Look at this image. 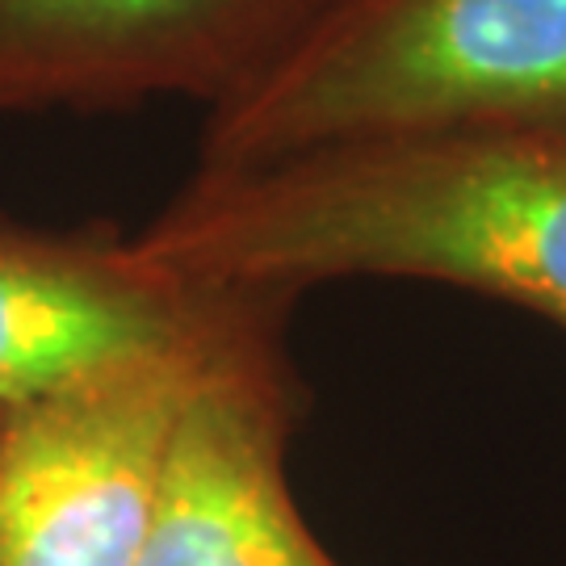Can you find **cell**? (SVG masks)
<instances>
[{"label":"cell","mask_w":566,"mask_h":566,"mask_svg":"<svg viewBox=\"0 0 566 566\" xmlns=\"http://www.w3.org/2000/svg\"><path fill=\"white\" fill-rule=\"evenodd\" d=\"M130 240L206 290L294 303L344 277L437 282L566 332V139L453 130L193 168Z\"/></svg>","instance_id":"1"},{"label":"cell","mask_w":566,"mask_h":566,"mask_svg":"<svg viewBox=\"0 0 566 566\" xmlns=\"http://www.w3.org/2000/svg\"><path fill=\"white\" fill-rule=\"evenodd\" d=\"M453 130L566 139V0H311L206 109L193 168Z\"/></svg>","instance_id":"2"},{"label":"cell","mask_w":566,"mask_h":566,"mask_svg":"<svg viewBox=\"0 0 566 566\" xmlns=\"http://www.w3.org/2000/svg\"><path fill=\"white\" fill-rule=\"evenodd\" d=\"M290 298L248 303L214 336L122 361L0 424V566H135L185 407L214 357Z\"/></svg>","instance_id":"3"},{"label":"cell","mask_w":566,"mask_h":566,"mask_svg":"<svg viewBox=\"0 0 566 566\" xmlns=\"http://www.w3.org/2000/svg\"><path fill=\"white\" fill-rule=\"evenodd\" d=\"M311 0H0V114L235 93Z\"/></svg>","instance_id":"4"},{"label":"cell","mask_w":566,"mask_h":566,"mask_svg":"<svg viewBox=\"0 0 566 566\" xmlns=\"http://www.w3.org/2000/svg\"><path fill=\"white\" fill-rule=\"evenodd\" d=\"M256 298L273 294L172 277L114 227H30L0 214V407L206 340Z\"/></svg>","instance_id":"5"},{"label":"cell","mask_w":566,"mask_h":566,"mask_svg":"<svg viewBox=\"0 0 566 566\" xmlns=\"http://www.w3.org/2000/svg\"><path fill=\"white\" fill-rule=\"evenodd\" d=\"M282 315L248 324L206 369L135 566H336L285 483L298 390L277 344Z\"/></svg>","instance_id":"6"},{"label":"cell","mask_w":566,"mask_h":566,"mask_svg":"<svg viewBox=\"0 0 566 566\" xmlns=\"http://www.w3.org/2000/svg\"><path fill=\"white\" fill-rule=\"evenodd\" d=\"M0 424H4V407H0Z\"/></svg>","instance_id":"7"}]
</instances>
